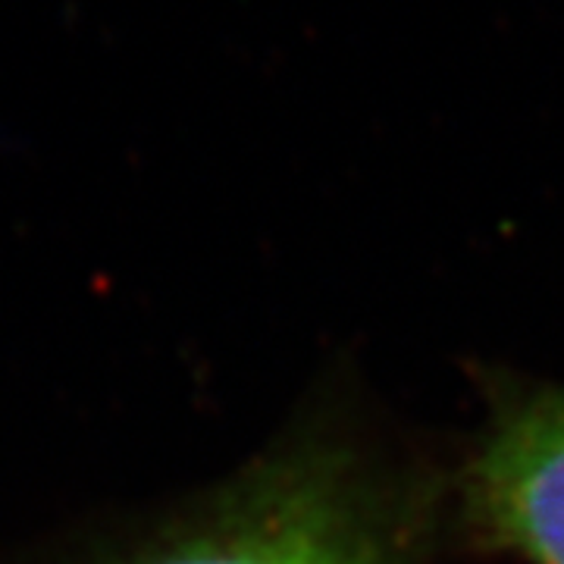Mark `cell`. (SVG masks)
Returning a JSON list of instances; mask_svg holds the SVG:
<instances>
[{
	"label": "cell",
	"mask_w": 564,
	"mask_h": 564,
	"mask_svg": "<svg viewBox=\"0 0 564 564\" xmlns=\"http://www.w3.org/2000/svg\"><path fill=\"white\" fill-rule=\"evenodd\" d=\"M467 502L486 540L530 564H564V389L524 392L492 417Z\"/></svg>",
	"instance_id": "7a4b0ae2"
},
{
	"label": "cell",
	"mask_w": 564,
	"mask_h": 564,
	"mask_svg": "<svg viewBox=\"0 0 564 564\" xmlns=\"http://www.w3.org/2000/svg\"><path fill=\"white\" fill-rule=\"evenodd\" d=\"M139 564H389L361 492L336 470L299 467Z\"/></svg>",
	"instance_id": "6da1fadb"
}]
</instances>
